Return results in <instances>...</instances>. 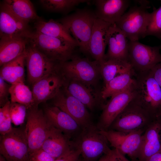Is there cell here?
Here are the masks:
<instances>
[{
  "label": "cell",
  "mask_w": 161,
  "mask_h": 161,
  "mask_svg": "<svg viewBox=\"0 0 161 161\" xmlns=\"http://www.w3.org/2000/svg\"><path fill=\"white\" fill-rule=\"evenodd\" d=\"M56 70L64 80L76 81L93 89L101 77L99 62L75 55L69 61L58 63Z\"/></svg>",
  "instance_id": "6da1fadb"
},
{
  "label": "cell",
  "mask_w": 161,
  "mask_h": 161,
  "mask_svg": "<svg viewBox=\"0 0 161 161\" xmlns=\"http://www.w3.org/2000/svg\"><path fill=\"white\" fill-rule=\"evenodd\" d=\"M133 100L155 117L161 115V88L150 71L134 72Z\"/></svg>",
  "instance_id": "7a4b0ae2"
},
{
  "label": "cell",
  "mask_w": 161,
  "mask_h": 161,
  "mask_svg": "<svg viewBox=\"0 0 161 161\" xmlns=\"http://www.w3.org/2000/svg\"><path fill=\"white\" fill-rule=\"evenodd\" d=\"M95 12L86 8L77 10L59 21L66 29L77 43L80 51L89 54V44L95 21Z\"/></svg>",
  "instance_id": "3957f363"
},
{
  "label": "cell",
  "mask_w": 161,
  "mask_h": 161,
  "mask_svg": "<svg viewBox=\"0 0 161 161\" xmlns=\"http://www.w3.org/2000/svg\"><path fill=\"white\" fill-rule=\"evenodd\" d=\"M72 140L80 151L83 161H95L111 150L105 137L92 123L82 128Z\"/></svg>",
  "instance_id": "277c9868"
},
{
  "label": "cell",
  "mask_w": 161,
  "mask_h": 161,
  "mask_svg": "<svg viewBox=\"0 0 161 161\" xmlns=\"http://www.w3.org/2000/svg\"><path fill=\"white\" fill-rule=\"evenodd\" d=\"M138 5L130 7L115 23L130 41H138L146 36V31L150 17L148 2L137 1Z\"/></svg>",
  "instance_id": "5b68a950"
},
{
  "label": "cell",
  "mask_w": 161,
  "mask_h": 161,
  "mask_svg": "<svg viewBox=\"0 0 161 161\" xmlns=\"http://www.w3.org/2000/svg\"><path fill=\"white\" fill-rule=\"evenodd\" d=\"M29 42L49 59L57 63L71 59L76 45L65 40L47 36L36 31H32Z\"/></svg>",
  "instance_id": "8992f818"
},
{
  "label": "cell",
  "mask_w": 161,
  "mask_h": 161,
  "mask_svg": "<svg viewBox=\"0 0 161 161\" xmlns=\"http://www.w3.org/2000/svg\"><path fill=\"white\" fill-rule=\"evenodd\" d=\"M157 117L132 100L116 117L109 129L123 132L140 131L144 132Z\"/></svg>",
  "instance_id": "52a82bcc"
},
{
  "label": "cell",
  "mask_w": 161,
  "mask_h": 161,
  "mask_svg": "<svg viewBox=\"0 0 161 161\" xmlns=\"http://www.w3.org/2000/svg\"><path fill=\"white\" fill-rule=\"evenodd\" d=\"M26 118L25 129L30 154L41 148L52 126L38 106L27 109Z\"/></svg>",
  "instance_id": "ba28073f"
},
{
  "label": "cell",
  "mask_w": 161,
  "mask_h": 161,
  "mask_svg": "<svg viewBox=\"0 0 161 161\" xmlns=\"http://www.w3.org/2000/svg\"><path fill=\"white\" fill-rule=\"evenodd\" d=\"M0 153L7 161H28L29 146L25 128H13L0 137Z\"/></svg>",
  "instance_id": "9c48e42d"
},
{
  "label": "cell",
  "mask_w": 161,
  "mask_h": 161,
  "mask_svg": "<svg viewBox=\"0 0 161 161\" xmlns=\"http://www.w3.org/2000/svg\"><path fill=\"white\" fill-rule=\"evenodd\" d=\"M161 45L152 47L129 41L128 61L135 72L150 71L161 62Z\"/></svg>",
  "instance_id": "30bf717a"
},
{
  "label": "cell",
  "mask_w": 161,
  "mask_h": 161,
  "mask_svg": "<svg viewBox=\"0 0 161 161\" xmlns=\"http://www.w3.org/2000/svg\"><path fill=\"white\" fill-rule=\"evenodd\" d=\"M100 131L112 147L128 156L131 161H138L143 132H123L111 129Z\"/></svg>",
  "instance_id": "8fae6325"
},
{
  "label": "cell",
  "mask_w": 161,
  "mask_h": 161,
  "mask_svg": "<svg viewBox=\"0 0 161 161\" xmlns=\"http://www.w3.org/2000/svg\"><path fill=\"white\" fill-rule=\"evenodd\" d=\"M27 80L32 85L37 81L56 71L58 63L49 59L29 42L26 50Z\"/></svg>",
  "instance_id": "7c38bea8"
},
{
  "label": "cell",
  "mask_w": 161,
  "mask_h": 161,
  "mask_svg": "<svg viewBox=\"0 0 161 161\" xmlns=\"http://www.w3.org/2000/svg\"><path fill=\"white\" fill-rule=\"evenodd\" d=\"M134 95V82L127 89L112 96L103 106L102 112L96 126L98 129L101 131L109 129L116 117L133 100Z\"/></svg>",
  "instance_id": "4fadbf2b"
},
{
  "label": "cell",
  "mask_w": 161,
  "mask_h": 161,
  "mask_svg": "<svg viewBox=\"0 0 161 161\" xmlns=\"http://www.w3.org/2000/svg\"><path fill=\"white\" fill-rule=\"evenodd\" d=\"M52 100V105L68 114L82 129L92 123L86 107L68 93L63 86Z\"/></svg>",
  "instance_id": "5bb4252c"
},
{
  "label": "cell",
  "mask_w": 161,
  "mask_h": 161,
  "mask_svg": "<svg viewBox=\"0 0 161 161\" xmlns=\"http://www.w3.org/2000/svg\"><path fill=\"white\" fill-rule=\"evenodd\" d=\"M32 31L29 23L15 16L2 2L0 5L1 39L29 38Z\"/></svg>",
  "instance_id": "9a60e30c"
},
{
  "label": "cell",
  "mask_w": 161,
  "mask_h": 161,
  "mask_svg": "<svg viewBox=\"0 0 161 161\" xmlns=\"http://www.w3.org/2000/svg\"><path fill=\"white\" fill-rule=\"evenodd\" d=\"M64 80L56 71L43 77L32 85L34 106L52 99L63 86Z\"/></svg>",
  "instance_id": "2e32d148"
},
{
  "label": "cell",
  "mask_w": 161,
  "mask_h": 161,
  "mask_svg": "<svg viewBox=\"0 0 161 161\" xmlns=\"http://www.w3.org/2000/svg\"><path fill=\"white\" fill-rule=\"evenodd\" d=\"M108 46L105 60H120L128 61L129 41L125 33L116 24H111L106 35Z\"/></svg>",
  "instance_id": "e0dca14e"
},
{
  "label": "cell",
  "mask_w": 161,
  "mask_h": 161,
  "mask_svg": "<svg viewBox=\"0 0 161 161\" xmlns=\"http://www.w3.org/2000/svg\"><path fill=\"white\" fill-rule=\"evenodd\" d=\"M161 150V116L150 124L143 133L138 161H146Z\"/></svg>",
  "instance_id": "ac0fdd59"
},
{
  "label": "cell",
  "mask_w": 161,
  "mask_h": 161,
  "mask_svg": "<svg viewBox=\"0 0 161 161\" xmlns=\"http://www.w3.org/2000/svg\"><path fill=\"white\" fill-rule=\"evenodd\" d=\"M44 112L51 124L71 139H73L82 129L73 119L56 106H47Z\"/></svg>",
  "instance_id": "d6986e66"
},
{
  "label": "cell",
  "mask_w": 161,
  "mask_h": 161,
  "mask_svg": "<svg viewBox=\"0 0 161 161\" xmlns=\"http://www.w3.org/2000/svg\"><path fill=\"white\" fill-rule=\"evenodd\" d=\"M95 13L97 18L112 24L116 23L130 5L129 0H96Z\"/></svg>",
  "instance_id": "ffe728a7"
},
{
  "label": "cell",
  "mask_w": 161,
  "mask_h": 161,
  "mask_svg": "<svg viewBox=\"0 0 161 161\" xmlns=\"http://www.w3.org/2000/svg\"><path fill=\"white\" fill-rule=\"evenodd\" d=\"M111 24L97 18L94 21L89 44L88 53L100 64L105 61V51L107 45L106 35Z\"/></svg>",
  "instance_id": "44dd1931"
},
{
  "label": "cell",
  "mask_w": 161,
  "mask_h": 161,
  "mask_svg": "<svg viewBox=\"0 0 161 161\" xmlns=\"http://www.w3.org/2000/svg\"><path fill=\"white\" fill-rule=\"evenodd\" d=\"M73 146L72 140L52 126L41 148L56 159Z\"/></svg>",
  "instance_id": "7402d4cb"
},
{
  "label": "cell",
  "mask_w": 161,
  "mask_h": 161,
  "mask_svg": "<svg viewBox=\"0 0 161 161\" xmlns=\"http://www.w3.org/2000/svg\"><path fill=\"white\" fill-rule=\"evenodd\" d=\"M29 41V38H24L1 39L0 67L24 53Z\"/></svg>",
  "instance_id": "603a6c76"
},
{
  "label": "cell",
  "mask_w": 161,
  "mask_h": 161,
  "mask_svg": "<svg viewBox=\"0 0 161 161\" xmlns=\"http://www.w3.org/2000/svg\"><path fill=\"white\" fill-rule=\"evenodd\" d=\"M63 87L91 111L93 110L98 103L99 100L96 97L94 90L80 82L64 80Z\"/></svg>",
  "instance_id": "cb8c5ba5"
},
{
  "label": "cell",
  "mask_w": 161,
  "mask_h": 161,
  "mask_svg": "<svg viewBox=\"0 0 161 161\" xmlns=\"http://www.w3.org/2000/svg\"><path fill=\"white\" fill-rule=\"evenodd\" d=\"M35 31L49 36L59 38L67 41L78 47L74 39L65 27L58 21L51 19L46 21L40 18L35 22Z\"/></svg>",
  "instance_id": "d4e9b609"
},
{
  "label": "cell",
  "mask_w": 161,
  "mask_h": 161,
  "mask_svg": "<svg viewBox=\"0 0 161 161\" xmlns=\"http://www.w3.org/2000/svg\"><path fill=\"white\" fill-rule=\"evenodd\" d=\"M26 57L25 51L17 58L1 66L0 77L10 84L24 82Z\"/></svg>",
  "instance_id": "484cf974"
},
{
  "label": "cell",
  "mask_w": 161,
  "mask_h": 161,
  "mask_svg": "<svg viewBox=\"0 0 161 161\" xmlns=\"http://www.w3.org/2000/svg\"><path fill=\"white\" fill-rule=\"evenodd\" d=\"M133 69L114 78L104 85L101 92V99L105 100L130 87L134 81Z\"/></svg>",
  "instance_id": "4316f807"
},
{
  "label": "cell",
  "mask_w": 161,
  "mask_h": 161,
  "mask_svg": "<svg viewBox=\"0 0 161 161\" xmlns=\"http://www.w3.org/2000/svg\"><path fill=\"white\" fill-rule=\"evenodd\" d=\"M2 2L15 16L24 21L29 23L41 18L30 0H4Z\"/></svg>",
  "instance_id": "83f0119b"
},
{
  "label": "cell",
  "mask_w": 161,
  "mask_h": 161,
  "mask_svg": "<svg viewBox=\"0 0 161 161\" xmlns=\"http://www.w3.org/2000/svg\"><path fill=\"white\" fill-rule=\"evenodd\" d=\"M132 69L128 61L120 60H106L100 64V72L104 85L115 77Z\"/></svg>",
  "instance_id": "f1b7e54d"
},
{
  "label": "cell",
  "mask_w": 161,
  "mask_h": 161,
  "mask_svg": "<svg viewBox=\"0 0 161 161\" xmlns=\"http://www.w3.org/2000/svg\"><path fill=\"white\" fill-rule=\"evenodd\" d=\"M10 102L25 106L27 109L34 106L35 102L32 90L23 82L10 84L9 89Z\"/></svg>",
  "instance_id": "f546056e"
},
{
  "label": "cell",
  "mask_w": 161,
  "mask_h": 161,
  "mask_svg": "<svg viewBox=\"0 0 161 161\" xmlns=\"http://www.w3.org/2000/svg\"><path fill=\"white\" fill-rule=\"evenodd\" d=\"M86 0H40L38 1L45 10L50 12L67 14Z\"/></svg>",
  "instance_id": "4dcf8cb0"
},
{
  "label": "cell",
  "mask_w": 161,
  "mask_h": 161,
  "mask_svg": "<svg viewBox=\"0 0 161 161\" xmlns=\"http://www.w3.org/2000/svg\"><path fill=\"white\" fill-rule=\"evenodd\" d=\"M146 35L153 36L161 39V6L158 9H154L151 13Z\"/></svg>",
  "instance_id": "1f68e13d"
},
{
  "label": "cell",
  "mask_w": 161,
  "mask_h": 161,
  "mask_svg": "<svg viewBox=\"0 0 161 161\" xmlns=\"http://www.w3.org/2000/svg\"><path fill=\"white\" fill-rule=\"evenodd\" d=\"M27 109L23 104L10 102L9 110L12 123L16 126L22 125L26 117Z\"/></svg>",
  "instance_id": "d6a6232c"
},
{
  "label": "cell",
  "mask_w": 161,
  "mask_h": 161,
  "mask_svg": "<svg viewBox=\"0 0 161 161\" xmlns=\"http://www.w3.org/2000/svg\"><path fill=\"white\" fill-rule=\"evenodd\" d=\"M9 100L0 108V133L4 135L10 132L12 129L11 120L10 113Z\"/></svg>",
  "instance_id": "836d02e7"
},
{
  "label": "cell",
  "mask_w": 161,
  "mask_h": 161,
  "mask_svg": "<svg viewBox=\"0 0 161 161\" xmlns=\"http://www.w3.org/2000/svg\"><path fill=\"white\" fill-rule=\"evenodd\" d=\"M80 156V151L74 145L65 153L56 159L55 161H77Z\"/></svg>",
  "instance_id": "e575fe53"
},
{
  "label": "cell",
  "mask_w": 161,
  "mask_h": 161,
  "mask_svg": "<svg viewBox=\"0 0 161 161\" xmlns=\"http://www.w3.org/2000/svg\"><path fill=\"white\" fill-rule=\"evenodd\" d=\"M55 159L41 148L29 154L28 161H55Z\"/></svg>",
  "instance_id": "d590c367"
},
{
  "label": "cell",
  "mask_w": 161,
  "mask_h": 161,
  "mask_svg": "<svg viewBox=\"0 0 161 161\" xmlns=\"http://www.w3.org/2000/svg\"><path fill=\"white\" fill-rule=\"evenodd\" d=\"M9 85L1 77H0V106H4L9 101L10 95Z\"/></svg>",
  "instance_id": "8d00e7d4"
},
{
  "label": "cell",
  "mask_w": 161,
  "mask_h": 161,
  "mask_svg": "<svg viewBox=\"0 0 161 161\" xmlns=\"http://www.w3.org/2000/svg\"><path fill=\"white\" fill-rule=\"evenodd\" d=\"M107 155L109 161H131L116 148L111 149Z\"/></svg>",
  "instance_id": "74e56055"
},
{
  "label": "cell",
  "mask_w": 161,
  "mask_h": 161,
  "mask_svg": "<svg viewBox=\"0 0 161 161\" xmlns=\"http://www.w3.org/2000/svg\"><path fill=\"white\" fill-rule=\"evenodd\" d=\"M154 78L161 88V62L150 70Z\"/></svg>",
  "instance_id": "f35d334b"
},
{
  "label": "cell",
  "mask_w": 161,
  "mask_h": 161,
  "mask_svg": "<svg viewBox=\"0 0 161 161\" xmlns=\"http://www.w3.org/2000/svg\"><path fill=\"white\" fill-rule=\"evenodd\" d=\"M146 161H161V150L151 156Z\"/></svg>",
  "instance_id": "ab89813d"
},
{
  "label": "cell",
  "mask_w": 161,
  "mask_h": 161,
  "mask_svg": "<svg viewBox=\"0 0 161 161\" xmlns=\"http://www.w3.org/2000/svg\"><path fill=\"white\" fill-rule=\"evenodd\" d=\"M98 161H109L108 156L107 154H105L102 156Z\"/></svg>",
  "instance_id": "60d3db41"
},
{
  "label": "cell",
  "mask_w": 161,
  "mask_h": 161,
  "mask_svg": "<svg viewBox=\"0 0 161 161\" xmlns=\"http://www.w3.org/2000/svg\"><path fill=\"white\" fill-rule=\"evenodd\" d=\"M0 161H7L1 154L0 155Z\"/></svg>",
  "instance_id": "b9f144b4"
},
{
  "label": "cell",
  "mask_w": 161,
  "mask_h": 161,
  "mask_svg": "<svg viewBox=\"0 0 161 161\" xmlns=\"http://www.w3.org/2000/svg\"><path fill=\"white\" fill-rule=\"evenodd\" d=\"M77 161H83L82 158H80Z\"/></svg>",
  "instance_id": "7bdbcfd3"
}]
</instances>
